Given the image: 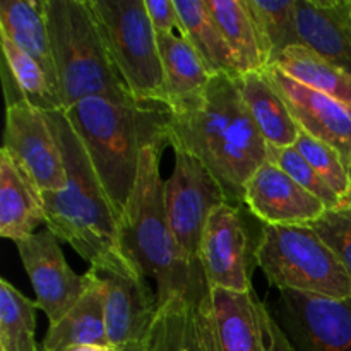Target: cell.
I'll list each match as a JSON object with an SVG mask.
<instances>
[{
    "mask_svg": "<svg viewBox=\"0 0 351 351\" xmlns=\"http://www.w3.org/2000/svg\"><path fill=\"white\" fill-rule=\"evenodd\" d=\"M170 110L168 141L197 158L228 204L245 206V185L267 163V143L247 110L239 77L215 75L201 96Z\"/></svg>",
    "mask_w": 351,
    "mask_h": 351,
    "instance_id": "6da1fadb",
    "label": "cell"
},
{
    "mask_svg": "<svg viewBox=\"0 0 351 351\" xmlns=\"http://www.w3.org/2000/svg\"><path fill=\"white\" fill-rule=\"evenodd\" d=\"M64 112L120 219L144 149L156 143L170 144V110L160 103L89 96Z\"/></svg>",
    "mask_w": 351,
    "mask_h": 351,
    "instance_id": "7a4b0ae2",
    "label": "cell"
},
{
    "mask_svg": "<svg viewBox=\"0 0 351 351\" xmlns=\"http://www.w3.org/2000/svg\"><path fill=\"white\" fill-rule=\"evenodd\" d=\"M167 146L170 144L156 143L144 149L136 185L119 219L122 252L156 283L160 307L173 298L199 304L208 290L204 273L185 259L168 221L160 173Z\"/></svg>",
    "mask_w": 351,
    "mask_h": 351,
    "instance_id": "3957f363",
    "label": "cell"
},
{
    "mask_svg": "<svg viewBox=\"0 0 351 351\" xmlns=\"http://www.w3.org/2000/svg\"><path fill=\"white\" fill-rule=\"evenodd\" d=\"M64 158L65 187L41 192L47 228L79 256L103 267L125 259L119 237V216L89 160L86 147L72 129L65 112L45 113Z\"/></svg>",
    "mask_w": 351,
    "mask_h": 351,
    "instance_id": "277c9868",
    "label": "cell"
},
{
    "mask_svg": "<svg viewBox=\"0 0 351 351\" xmlns=\"http://www.w3.org/2000/svg\"><path fill=\"white\" fill-rule=\"evenodd\" d=\"M64 110L89 96L134 99L113 67L89 0H43Z\"/></svg>",
    "mask_w": 351,
    "mask_h": 351,
    "instance_id": "5b68a950",
    "label": "cell"
},
{
    "mask_svg": "<svg viewBox=\"0 0 351 351\" xmlns=\"http://www.w3.org/2000/svg\"><path fill=\"white\" fill-rule=\"evenodd\" d=\"M257 266L278 290L326 298H350L351 278L311 226L264 225Z\"/></svg>",
    "mask_w": 351,
    "mask_h": 351,
    "instance_id": "8992f818",
    "label": "cell"
},
{
    "mask_svg": "<svg viewBox=\"0 0 351 351\" xmlns=\"http://www.w3.org/2000/svg\"><path fill=\"white\" fill-rule=\"evenodd\" d=\"M98 29L122 81L134 99L160 103L163 67L144 0H89Z\"/></svg>",
    "mask_w": 351,
    "mask_h": 351,
    "instance_id": "52a82bcc",
    "label": "cell"
},
{
    "mask_svg": "<svg viewBox=\"0 0 351 351\" xmlns=\"http://www.w3.org/2000/svg\"><path fill=\"white\" fill-rule=\"evenodd\" d=\"M252 219L256 216L245 206L228 202L211 213L199 249L208 287L252 293V274L263 237V232L254 233Z\"/></svg>",
    "mask_w": 351,
    "mask_h": 351,
    "instance_id": "ba28073f",
    "label": "cell"
},
{
    "mask_svg": "<svg viewBox=\"0 0 351 351\" xmlns=\"http://www.w3.org/2000/svg\"><path fill=\"white\" fill-rule=\"evenodd\" d=\"M173 151V171L165 182L168 221L185 259L202 269L199 261L202 233L211 213L226 204L228 199L221 185L197 158L182 149Z\"/></svg>",
    "mask_w": 351,
    "mask_h": 351,
    "instance_id": "9c48e42d",
    "label": "cell"
},
{
    "mask_svg": "<svg viewBox=\"0 0 351 351\" xmlns=\"http://www.w3.org/2000/svg\"><path fill=\"white\" fill-rule=\"evenodd\" d=\"M105 285V317L108 343L119 348L146 345L156 322L160 304L143 271L129 259L91 267Z\"/></svg>",
    "mask_w": 351,
    "mask_h": 351,
    "instance_id": "30bf717a",
    "label": "cell"
},
{
    "mask_svg": "<svg viewBox=\"0 0 351 351\" xmlns=\"http://www.w3.org/2000/svg\"><path fill=\"white\" fill-rule=\"evenodd\" d=\"M271 315L295 351H351V297L281 290Z\"/></svg>",
    "mask_w": 351,
    "mask_h": 351,
    "instance_id": "8fae6325",
    "label": "cell"
},
{
    "mask_svg": "<svg viewBox=\"0 0 351 351\" xmlns=\"http://www.w3.org/2000/svg\"><path fill=\"white\" fill-rule=\"evenodd\" d=\"M3 151L41 192L65 187L64 158L45 112L27 101L7 105Z\"/></svg>",
    "mask_w": 351,
    "mask_h": 351,
    "instance_id": "7c38bea8",
    "label": "cell"
},
{
    "mask_svg": "<svg viewBox=\"0 0 351 351\" xmlns=\"http://www.w3.org/2000/svg\"><path fill=\"white\" fill-rule=\"evenodd\" d=\"M16 245L36 295V307L45 312L50 324H55L84 295L89 283L88 273L81 276L71 269L60 249V240L48 228Z\"/></svg>",
    "mask_w": 351,
    "mask_h": 351,
    "instance_id": "4fadbf2b",
    "label": "cell"
},
{
    "mask_svg": "<svg viewBox=\"0 0 351 351\" xmlns=\"http://www.w3.org/2000/svg\"><path fill=\"white\" fill-rule=\"evenodd\" d=\"M264 307L252 293L208 287L199 315L209 351H267Z\"/></svg>",
    "mask_w": 351,
    "mask_h": 351,
    "instance_id": "5bb4252c",
    "label": "cell"
},
{
    "mask_svg": "<svg viewBox=\"0 0 351 351\" xmlns=\"http://www.w3.org/2000/svg\"><path fill=\"white\" fill-rule=\"evenodd\" d=\"M264 75L278 89L300 130L335 147L351 168V108L338 99L308 88L285 74L276 65H267Z\"/></svg>",
    "mask_w": 351,
    "mask_h": 351,
    "instance_id": "9a60e30c",
    "label": "cell"
},
{
    "mask_svg": "<svg viewBox=\"0 0 351 351\" xmlns=\"http://www.w3.org/2000/svg\"><path fill=\"white\" fill-rule=\"evenodd\" d=\"M243 204L259 221L273 226H311L328 211L324 202L269 161L247 182Z\"/></svg>",
    "mask_w": 351,
    "mask_h": 351,
    "instance_id": "2e32d148",
    "label": "cell"
},
{
    "mask_svg": "<svg viewBox=\"0 0 351 351\" xmlns=\"http://www.w3.org/2000/svg\"><path fill=\"white\" fill-rule=\"evenodd\" d=\"M297 33L300 47L351 74V0H297Z\"/></svg>",
    "mask_w": 351,
    "mask_h": 351,
    "instance_id": "e0dca14e",
    "label": "cell"
},
{
    "mask_svg": "<svg viewBox=\"0 0 351 351\" xmlns=\"http://www.w3.org/2000/svg\"><path fill=\"white\" fill-rule=\"evenodd\" d=\"M47 225L41 191L16 165L0 151V235L21 242Z\"/></svg>",
    "mask_w": 351,
    "mask_h": 351,
    "instance_id": "ac0fdd59",
    "label": "cell"
},
{
    "mask_svg": "<svg viewBox=\"0 0 351 351\" xmlns=\"http://www.w3.org/2000/svg\"><path fill=\"white\" fill-rule=\"evenodd\" d=\"M0 36L12 41L40 65L53 93L60 98L43 0H3L0 3Z\"/></svg>",
    "mask_w": 351,
    "mask_h": 351,
    "instance_id": "d6986e66",
    "label": "cell"
},
{
    "mask_svg": "<svg viewBox=\"0 0 351 351\" xmlns=\"http://www.w3.org/2000/svg\"><path fill=\"white\" fill-rule=\"evenodd\" d=\"M88 278L84 295L60 321L48 328L41 343L45 351H65L81 345H110L106 336L105 285L93 269L88 271Z\"/></svg>",
    "mask_w": 351,
    "mask_h": 351,
    "instance_id": "ffe728a7",
    "label": "cell"
},
{
    "mask_svg": "<svg viewBox=\"0 0 351 351\" xmlns=\"http://www.w3.org/2000/svg\"><path fill=\"white\" fill-rule=\"evenodd\" d=\"M163 67V98L167 108L192 101L208 88L213 75L191 43L182 34H156Z\"/></svg>",
    "mask_w": 351,
    "mask_h": 351,
    "instance_id": "44dd1931",
    "label": "cell"
},
{
    "mask_svg": "<svg viewBox=\"0 0 351 351\" xmlns=\"http://www.w3.org/2000/svg\"><path fill=\"white\" fill-rule=\"evenodd\" d=\"M239 86L247 110L252 115L267 146H295L302 132L300 127L264 72H249L240 75Z\"/></svg>",
    "mask_w": 351,
    "mask_h": 351,
    "instance_id": "7402d4cb",
    "label": "cell"
},
{
    "mask_svg": "<svg viewBox=\"0 0 351 351\" xmlns=\"http://www.w3.org/2000/svg\"><path fill=\"white\" fill-rule=\"evenodd\" d=\"M180 31L178 33L194 47L209 74L240 77L235 57L213 19L204 0H175Z\"/></svg>",
    "mask_w": 351,
    "mask_h": 351,
    "instance_id": "603a6c76",
    "label": "cell"
},
{
    "mask_svg": "<svg viewBox=\"0 0 351 351\" xmlns=\"http://www.w3.org/2000/svg\"><path fill=\"white\" fill-rule=\"evenodd\" d=\"M0 43L3 57L2 81L7 105L27 101L45 113L64 112L60 98L53 93L40 65L7 38L0 36Z\"/></svg>",
    "mask_w": 351,
    "mask_h": 351,
    "instance_id": "cb8c5ba5",
    "label": "cell"
},
{
    "mask_svg": "<svg viewBox=\"0 0 351 351\" xmlns=\"http://www.w3.org/2000/svg\"><path fill=\"white\" fill-rule=\"evenodd\" d=\"M213 19L228 43L240 75L266 69L259 36L245 0H204Z\"/></svg>",
    "mask_w": 351,
    "mask_h": 351,
    "instance_id": "d4e9b609",
    "label": "cell"
},
{
    "mask_svg": "<svg viewBox=\"0 0 351 351\" xmlns=\"http://www.w3.org/2000/svg\"><path fill=\"white\" fill-rule=\"evenodd\" d=\"M147 351H209L199 304L173 298L161 305L147 339Z\"/></svg>",
    "mask_w": 351,
    "mask_h": 351,
    "instance_id": "484cf974",
    "label": "cell"
},
{
    "mask_svg": "<svg viewBox=\"0 0 351 351\" xmlns=\"http://www.w3.org/2000/svg\"><path fill=\"white\" fill-rule=\"evenodd\" d=\"M271 65H276L295 81L324 93L351 108V74L335 67L308 48H287Z\"/></svg>",
    "mask_w": 351,
    "mask_h": 351,
    "instance_id": "4316f807",
    "label": "cell"
},
{
    "mask_svg": "<svg viewBox=\"0 0 351 351\" xmlns=\"http://www.w3.org/2000/svg\"><path fill=\"white\" fill-rule=\"evenodd\" d=\"M252 16L266 67L290 47H300L297 33V0H245Z\"/></svg>",
    "mask_w": 351,
    "mask_h": 351,
    "instance_id": "83f0119b",
    "label": "cell"
},
{
    "mask_svg": "<svg viewBox=\"0 0 351 351\" xmlns=\"http://www.w3.org/2000/svg\"><path fill=\"white\" fill-rule=\"evenodd\" d=\"M36 302L0 280V351H38Z\"/></svg>",
    "mask_w": 351,
    "mask_h": 351,
    "instance_id": "f1b7e54d",
    "label": "cell"
},
{
    "mask_svg": "<svg viewBox=\"0 0 351 351\" xmlns=\"http://www.w3.org/2000/svg\"><path fill=\"white\" fill-rule=\"evenodd\" d=\"M298 153L308 161L312 168L317 171L319 177L343 199L348 201L351 197V177L348 167L343 161L341 154L329 144L308 136L302 130L298 141L295 143Z\"/></svg>",
    "mask_w": 351,
    "mask_h": 351,
    "instance_id": "f546056e",
    "label": "cell"
},
{
    "mask_svg": "<svg viewBox=\"0 0 351 351\" xmlns=\"http://www.w3.org/2000/svg\"><path fill=\"white\" fill-rule=\"evenodd\" d=\"M267 161L276 165L278 168H281V170H283L288 177L293 178L302 189H305V191L311 192L312 195H315L319 201L324 202V206L328 209H335L345 202L321 177H319L317 171L308 165V161L298 153V149L295 146H267Z\"/></svg>",
    "mask_w": 351,
    "mask_h": 351,
    "instance_id": "4dcf8cb0",
    "label": "cell"
},
{
    "mask_svg": "<svg viewBox=\"0 0 351 351\" xmlns=\"http://www.w3.org/2000/svg\"><path fill=\"white\" fill-rule=\"evenodd\" d=\"M311 228L336 254L351 278V197L335 209H328Z\"/></svg>",
    "mask_w": 351,
    "mask_h": 351,
    "instance_id": "1f68e13d",
    "label": "cell"
},
{
    "mask_svg": "<svg viewBox=\"0 0 351 351\" xmlns=\"http://www.w3.org/2000/svg\"><path fill=\"white\" fill-rule=\"evenodd\" d=\"M146 2L147 16L156 34H173L180 31V19H178L175 0H144Z\"/></svg>",
    "mask_w": 351,
    "mask_h": 351,
    "instance_id": "d6a6232c",
    "label": "cell"
},
{
    "mask_svg": "<svg viewBox=\"0 0 351 351\" xmlns=\"http://www.w3.org/2000/svg\"><path fill=\"white\" fill-rule=\"evenodd\" d=\"M263 319H264V331H266L267 351H295L293 346H291V343L288 341V338L285 336V332L281 331V328L278 326V322L273 319L271 312L267 311V307H264Z\"/></svg>",
    "mask_w": 351,
    "mask_h": 351,
    "instance_id": "836d02e7",
    "label": "cell"
},
{
    "mask_svg": "<svg viewBox=\"0 0 351 351\" xmlns=\"http://www.w3.org/2000/svg\"><path fill=\"white\" fill-rule=\"evenodd\" d=\"M65 351H123V350L113 345H81V346H72V348Z\"/></svg>",
    "mask_w": 351,
    "mask_h": 351,
    "instance_id": "e575fe53",
    "label": "cell"
},
{
    "mask_svg": "<svg viewBox=\"0 0 351 351\" xmlns=\"http://www.w3.org/2000/svg\"><path fill=\"white\" fill-rule=\"evenodd\" d=\"M123 351H147V343L146 345H130V346H125V348H122Z\"/></svg>",
    "mask_w": 351,
    "mask_h": 351,
    "instance_id": "d590c367",
    "label": "cell"
},
{
    "mask_svg": "<svg viewBox=\"0 0 351 351\" xmlns=\"http://www.w3.org/2000/svg\"><path fill=\"white\" fill-rule=\"evenodd\" d=\"M38 351H45V350H43V348H41V346H40V350H38Z\"/></svg>",
    "mask_w": 351,
    "mask_h": 351,
    "instance_id": "8d00e7d4",
    "label": "cell"
},
{
    "mask_svg": "<svg viewBox=\"0 0 351 351\" xmlns=\"http://www.w3.org/2000/svg\"><path fill=\"white\" fill-rule=\"evenodd\" d=\"M350 177H351V168H350Z\"/></svg>",
    "mask_w": 351,
    "mask_h": 351,
    "instance_id": "74e56055",
    "label": "cell"
}]
</instances>
